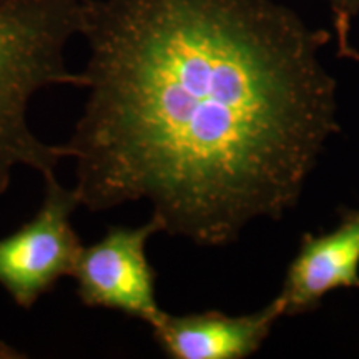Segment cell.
<instances>
[{
    "mask_svg": "<svg viewBox=\"0 0 359 359\" xmlns=\"http://www.w3.org/2000/svg\"><path fill=\"white\" fill-rule=\"evenodd\" d=\"M359 288V210H348L334 230L302 238L278 298L285 314L311 313L327 293Z\"/></svg>",
    "mask_w": 359,
    "mask_h": 359,
    "instance_id": "6",
    "label": "cell"
},
{
    "mask_svg": "<svg viewBox=\"0 0 359 359\" xmlns=\"http://www.w3.org/2000/svg\"><path fill=\"white\" fill-rule=\"evenodd\" d=\"M333 12L334 34L338 40V55L359 62V52L351 45L349 34L354 17L359 13V0H327Z\"/></svg>",
    "mask_w": 359,
    "mask_h": 359,
    "instance_id": "7",
    "label": "cell"
},
{
    "mask_svg": "<svg viewBox=\"0 0 359 359\" xmlns=\"http://www.w3.org/2000/svg\"><path fill=\"white\" fill-rule=\"evenodd\" d=\"M80 208L74 188L45 178L37 213L19 230L0 238V286L17 306L30 309L64 276L74 275L83 245L72 224Z\"/></svg>",
    "mask_w": 359,
    "mask_h": 359,
    "instance_id": "3",
    "label": "cell"
},
{
    "mask_svg": "<svg viewBox=\"0 0 359 359\" xmlns=\"http://www.w3.org/2000/svg\"><path fill=\"white\" fill-rule=\"evenodd\" d=\"M85 8L87 0L0 2V195L15 168H32L45 180L69 158L65 145L40 140L27 115L40 90L87 85L65 58L70 40L82 34Z\"/></svg>",
    "mask_w": 359,
    "mask_h": 359,
    "instance_id": "2",
    "label": "cell"
},
{
    "mask_svg": "<svg viewBox=\"0 0 359 359\" xmlns=\"http://www.w3.org/2000/svg\"><path fill=\"white\" fill-rule=\"evenodd\" d=\"M80 206L148 200L161 233L230 245L280 219L339 132L330 42L275 0H87Z\"/></svg>",
    "mask_w": 359,
    "mask_h": 359,
    "instance_id": "1",
    "label": "cell"
},
{
    "mask_svg": "<svg viewBox=\"0 0 359 359\" xmlns=\"http://www.w3.org/2000/svg\"><path fill=\"white\" fill-rule=\"evenodd\" d=\"M0 2H15V0H0Z\"/></svg>",
    "mask_w": 359,
    "mask_h": 359,
    "instance_id": "8",
    "label": "cell"
},
{
    "mask_svg": "<svg viewBox=\"0 0 359 359\" xmlns=\"http://www.w3.org/2000/svg\"><path fill=\"white\" fill-rule=\"evenodd\" d=\"M281 316L285 306L275 298L259 311L241 316L215 309L182 316L165 311L151 331L161 351L172 359H245L262 348Z\"/></svg>",
    "mask_w": 359,
    "mask_h": 359,
    "instance_id": "5",
    "label": "cell"
},
{
    "mask_svg": "<svg viewBox=\"0 0 359 359\" xmlns=\"http://www.w3.org/2000/svg\"><path fill=\"white\" fill-rule=\"evenodd\" d=\"M155 233L161 228L150 218L137 228L110 226L100 240L83 246L72 275L80 302L154 327L165 314L156 299V273L147 257V243Z\"/></svg>",
    "mask_w": 359,
    "mask_h": 359,
    "instance_id": "4",
    "label": "cell"
}]
</instances>
